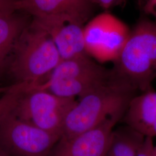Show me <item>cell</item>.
<instances>
[{"label": "cell", "mask_w": 156, "mask_h": 156, "mask_svg": "<svg viewBox=\"0 0 156 156\" xmlns=\"http://www.w3.org/2000/svg\"><path fill=\"white\" fill-rule=\"evenodd\" d=\"M138 92L131 84L112 72L108 82L79 97L67 115L60 138L82 133L118 112L126 111Z\"/></svg>", "instance_id": "1"}, {"label": "cell", "mask_w": 156, "mask_h": 156, "mask_svg": "<svg viewBox=\"0 0 156 156\" xmlns=\"http://www.w3.org/2000/svg\"><path fill=\"white\" fill-rule=\"evenodd\" d=\"M61 61L49 35L32 19L17 39L6 67L15 84L30 87L43 82Z\"/></svg>", "instance_id": "2"}, {"label": "cell", "mask_w": 156, "mask_h": 156, "mask_svg": "<svg viewBox=\"0 0 156 156\" xmlns=\"http://www.w3.org/2000/svg\"><path fill=\"white\" fill-rule=\"evenodd\" d=\"M114 62L112 70L115 75L141 93L153 90L156 78V21L145 16L140 18Z\"/></svg>", "instance_id": "3"}, {"label": "cell", "mask_w": 156, "mask_h": 156, "mask_svg": "<svg viewBox=\"0 0 156 156\" xmlns=\"http://www.w3.org/2000/svg\"><path fill=\"white\" fill-rule=\"evenodd\" d=\"M112 76V69L101 66L86 55L62 60L43 82L30 88L75 98L105 83Z\"/></svg>", "instance_id": "4"}, {"label": "cell", "mask_w": 156, "mask_h": 156, "mask_svg": "<svg viewBox=\"0 0 156 156\" xmlns=\"http://www.w3.org/2000/svg\"><path fill=\"white\" fill-rule=\"evenodd\" d=\"M77 101L46 90L27 88L17 102L12 114L48 132L62 136L67 115Z\"/></svg>", "instance_id": "5"}, {"label": "cell", "mask_w": 156, "mask_h": 156, "mask_svg": "<svg viewBox=\"0 0 156 156\" xmlns=\"http://www.w3.org/2000/svg\"><path fill=\"white\" fill-rule=\"evenodd\" d=\"M60 138L12 113L0 122V147L9 156H49Z\"/></svg>", "instance_id": "6"}, {"label": "cell", "mask_w": 156, "mask_h": 156, "mask_svg": "<svg viewBox=\"0 0 156 156\" xmlns=\"http://www.w3.org/2000/svg\"><path fill=\"white\" fill-rule=\"evenodd\" d=\"M130 31L127 24L109 12L95 16L83 27L87 55L100 62H115Z\"/></svg>", "instance_id": "7"}, {"label": "cell", "mask_w": 156, "mask_h": 156, "mask_svg": "<svg viewBox=\"0 0 156 156\" xmlns=\"http://www.w3.org/2000/svg\"><path fill=\"white\" fill-rule=\"evenodd\" d=\"M125 112H118L82 133L60 138L49 156H107L115 127Z\"/></svg>", "instance_id": "8"}, {"label": "cell", "mask_w": 156, "mask_h": 156, "mask_svg": "<svg viewBox=\"0 0 156 156\" xmlns=\"http://www.w3.org/2000/svg\"><path fill=\"white\" fill-rule=\"evenodd\" d=\"M33 20L52 39L62 60L87 55L83 23L68 15L33 17Z\"/></svg>", "instance_id": "9"}, {"label": "cell", "mask_w": 156, "mask_h": 156, "mask_svg": "<svg viewBox=\"0 0 156 156\" xmlns=\"http://www.w3.org/2000/svg\"><path fill=\"white\" fill-rule=\"evenodd\" d=\"M93 4L90 0H16L15 8L33 17L68 15L84 23L89 19Z\"/></svg>", "instance_id": "10"}, {"label": "cell", "mask_w": 156, "mask_h": 156, "mask_svg": "<svg viewBox=\"0 0 156 156\" xmlns=\"http://www.w3.org/2000/svg\"><path fill=\"white\" fill-rule=\"evenodd\" d=\"M122 121L143 135L156 122V91L153 90L135 95L129 102Z\"/></svg>", "instance_id": "11"}, {"label": "cell", "mask_w": 156, "mask_h": 156, "mask_svg": "<svg viewBox=\"0 0 156 156\" xmlns=\"http://www.w3.org/2000/svg\"><path fill=\"white\" fill-rule=\"evenodd\" d=\"M29 16L16 10L0 15V73L6 67L17 39L31 22Z\"/></svg>", "instance_id": "12"}, {"label": "cell", "mask_w": 156, "mask_h": 156, "mask_svg": "<svg viewBox=\"0 0 156 156\" xmlns=\"http://www.w3.org/2000/svg\"><path fill=\"white\" fill-rule=\"evenodd\" d=\"M145 136L127 125L115 129L107 156H137Z\"/></svg>", "instance_id": "13"}, {"label": "cell", "mask_w": 156, "mask_h": 156, "mask_svg": "<svg viewBox=\"0 0 156 156\" xmlns=\"http://www.w3.org/2000/svg\"><path fill=\"white\" fill-rule=\"evenodd\" d=\"M137 156H156L153 138L146 136L138 151Z\"/></svg>", "instance_id": "14"}, {"label": "cell", "mask_w": 156, "mask_h": 156, "mask_svg": "<svg viewBox=\"0 0 156 156\" xmlns=\"http://www.w3.org/2000/svg\"><path fill=\"white\" fill-rule=\"evenodd\" d=\"M94 5L97 4L102 8L108 11V9L116 6L123 5L125 0H90Z\"/></svg>", "instance_id": "15"}, {"label": "cell", "mask_w": 156, "mask_h": 156, "mask_svg": "<svg viewBox=\"0 0 156 156\" xmlns=\"http://www.w3.org/2000/svg\"><path fill=\"white\" fill-rule=\"evenodd\" d=\"M141 10L145 16L152 17L156 21V0H145Z\"/></svg>", "instance_id": "16"}, {"label": "cell", "mask_w": 156, "mask_h": 156, "mask_svg": "<svg viewBox=\"0 0 156 156\" xmlns=\"http://www.w3.org/2000/svg\"><path fill=\"white\" fill-rule=\"evenodd\" d=\"M15 0H0V15L6 12L15 10Z\"/></svg>", "instance_id": "17"}, {"label": "cell", "mask_w": 156, "mask_h": 156, "mask_svg": "<svg viewBox=\"0 0 156 156\" xmlns=\"http://www.w3.org/2000/svg\"><path fill=\"white\" fill-rule=\"evenodd\" d=\"M135 1H136V3H137L138 5L139 6V8L141 9L142 6L144 5V4L145 0H135Z\"/></svg>", "instance_id": "18"}, {"label": "cell", "mask_w": 156, "mask_h": 156, "mask_svg": "<svg viewBox=\"0 0 156 156\" xmlns=\"http://www.w3.org/2000/svg\"><path fill=\"white\" fill-rule=\"evenodd\" d=\"M0 156H9L6 151H4L1 147H0Z\"/></svg>", "instance_id": "19"}, {"label": "cell", "mask_w": 156, "mask_h": 156, "mask_svg": "<svg viewBox=\"0 0 156 156\" xmlns=\"http://www.w3.org/2000/svg\"><path fill=\"white\" fill-rule=\"evenodd\" d=\"M6 89H7V88H6ZM6 89H0V91H4H4H5L6 90Z\"/></svg>", "instance_id": "20"}, {"label": "cell", "mask_w": 156, "mask_h": 156, "mask_svg": "<svg viewBox=\"0 0 156 156\" xmlns=\"http://www.w3.org/2000/svg\"><path fill=\"white\" fill-rule=\"evenodd\" d=\"M154 151H155V154L156 155V146H154Z\"/></svg>", "instance_id": "21"}]
</instances>
